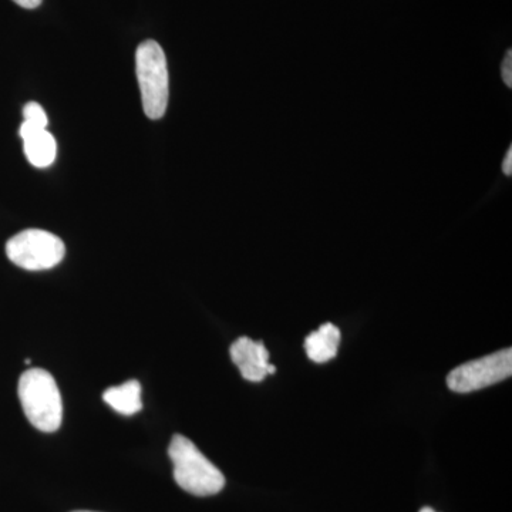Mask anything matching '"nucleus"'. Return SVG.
<instances>
[{"label":"nucleus","instance_id":"nucleus-4","mask_svg":"<svg viewBox=\"0 0 512 512\" xmlns=\"http://www.w3.org/2000/svg\"><path fill=\"white\" fill-rule=\"evenodd\" d=\"M66 254L62 239L43 229H26L9 239L6 255L13 264L26 271L55 268Z\"/></svg>","mask_w":512,"mask_h":512},{"label":"nucleus","instance_id":"nucleus-13","mask_svg":"<svg viewBox=\"0 0 512 512\" xmlns=\"http://www.w3.org/2000/svg\"><path fill=\"white\" fill-rule=\"evenodd\" d=\"M512 148L508 150L507 157H505L504 164H503V170L504 174L511 175L512 174Z\"/></svg>","mask_w":512,"mask_h":512},{"label":"nucleus","instance_id":"nucleus-5","mask_svg":"<svg viewBox=\"0 0 512 512\" xmlns=\"http://www.w3.org/2000/svg\"><path fill=\"white\" fill-rule=\"evenodd\" d=\"M512 373L510 348L464 363L447 376V384L453 392L471 393L507 380Z\"/></svg>","mask_w":512,"mask_h":512},{"label":"nucleus","instance_id":"nucleus-10","mask_svg":"<svg viewBox=\"0 0 512 512\" xmlns=\"http://www.w3.org/2000/svg\"><path fill=\"white\" fill-rule=\"evenodd\" d=\"M23 119H25L23 123L36 128H47V124H49L45 109L35 101L26 104L25 109H23Z\"/></svg>","mask_w":512,"mask_h":512},{"label":"nucleus","instance_id":"nucleus-8","mask_svg":"<svg viewBox=\"0 0 512 512\" xmlns=\"http://www.w3.org/2000/svg\"><path fill=\"white\" fill-rule=\"evenodd\" d=\"M340 330L332 323H325L305 339V350L312 362L328 363L338 356Z\"/></svg>","mask_w":512,"mask_h":512},{"label":"nucleus","instance_id":"nucleus-2","mask_svg":"<svg viewBox=\"0 0 512 512\" xmlns=\"http://www.w3.org/2000/svg\"><path fill=\"white\" fill-rule=\"evenodd\" d=\"M18 393L25 416L37 430L45 433L59 430L63 403L55 377L43 369H30L20 376Z\"/></svg>","mask_w":512,"mask_h":512},{"label":"nucleus","instance_id":"nucleus-11","mask_svg":"<svg viewBox=\"0 0 512 512\" xmlns=\"http://www.w3.org/2000/svg\"><path fill=\"white\" fill-rule=\"evenodd\" d=\"M512 55L511 50L508 52L507 57L504 59L503 63V79L505 84H507L508 87L512 86Z\"/></svg>","mask_w":512,"mask_h":512},{"label":"nucleus","instance_id":"nucleus-12","mask_svg":"<svg viewBox=\"0 0 512 512\" xmlns=\"http://www.w3.org/2000/svg\"><path fill=\"white\" fill-rule=\"evenodd\" d=\"M13 2L18 3L20 8L36 9L37 6H40L42 0H13Z\"/></svg>","mask_w":512,"mask_h":512},{"label":"nucleus","instance_id":"nucleus-3","mask_svg":"<svg viewBox=\"0 0 512 512\" xmlns=\"http://www.w3.org/2000/svg\"><path fill=\"white\" fill-rule=\"evenodd\" d=\"M136 70L144 113L148 119H161L167 110L170 86L167 59L156 40H146L137 47Z\"/></svg>","mask_w":512,"mask_h":512},{"label":"nucleus","instance_id":"nucleus-7","mask_svg":"<svg viewBox=\"0 0 512 512\" xmlns=\"http://www.w3.org/2000/svg\"><path fill=\"white\" fill-rule=\"evenodd\" d=\"M23 140V151L29 163L37 168H46L56 160L57 144L47 128H36L22 123L19 130Z\"/></svg>","mask_w":512,"mask_h":512},{"label":"nucleus","instance_id":"nucleus-6","mask_svg":"<svg viewBox=\"0 0 512 512\" xmlns=\"http://www.w3.org/2000/svg\"><path fill=\"white\" fill-rule=\"evenodd\" d=\"M229 352L232 362L248 382H262L266 376L276 372V367L269 363V352L262 342H255L244 336L232 343Z\"/></svg>","mask_w":512,"mask_h":512},{"label":"nucleus","instance_id":"nucleus-1","mask_svg":"<svg viewBox=\"0 0 512 512\" xmlns=\"http://www.w3.org/2000/svg\"><path fill=\"white\" fill-rule=\"evenodd\" d=\"M173 461L175 483L197 497H210L221 493L225 477L220 468L201 453L200 448L187 437L175 434L168 447Z\"/></svg>","mask_w":512,"mask_h":512},{"label":"nucleus","instance_id":"nucleus-9","mask_svg":"<svg viewBox=\"0 0 512 512\" xmlns=\"http://www.w3.org/2000/svg\"><path fill=\"white\" fill-rule=\"evenodd\" d=\"M103 400L117 413L133 416L143 409L141 384L137 380H128L120 386L110 387L104 392Z\"/></svg>","mask_w":512,"mask_h":512},{"label":"nucleus","instance_id":"nucleus-14","mask_svg":"<svg viewBox=\"0 0 512 512\" xmlns=\"http://www.w3.org/2000/svg\"><path fill=\"white\" fill-rule=\"evenodd\" d=\"M420 512H437V511H434L433 508H430V507H424V508H421Z\"/></svg>","mask_w":512,"mask_h":512},{"label":"nucleus","instance_id":"nucleus-15","mask_svg":"<svg viewBox=\"0 0 512 512\" xmlns=\"http://www.w3.org/2000/svg\"><path fill=\"white\" fill-rule=\"evenodd\" d=\"M74 512H93V511H74Z\"/></svg>","mask_w":512,"mask_h":512}]
</instances>
